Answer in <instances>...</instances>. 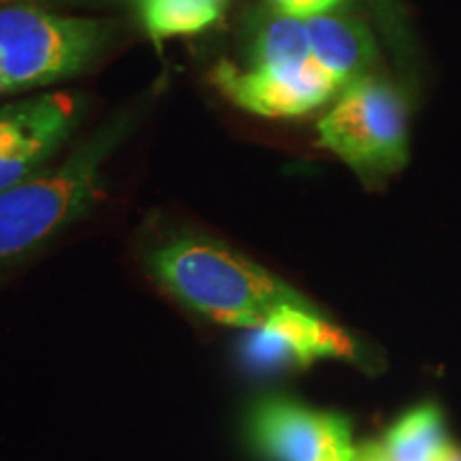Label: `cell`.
Instances as JSON below:
<instances>
[{
    "instance_id": "obj_4",
    "label": "cell",
    "mask_w": 461,
    "mask_h": 461,
    "mask_svg": "<svg viewBox=\"0 0 461 461\" xmlns=\"http://www.w3.org/2000/svg\"><path fill=\"white\" fill-rule=\"evenodd\" d=\"M408 141V107L402 92L374 75L346 86L316 124V146L370 184L403 169Z\"/></svg>"
},
{
    "instance_id": "obj_17",
    "label": "cell",
    "mask_w": 461,
    "mask_h": 461,
    "mask_svg": "<svg viewBox=\"0 0 461 461\" xmlns=\"http://www.w3.org/2000/svg\"><path fill=\"white\" fill-rule=\"evenodd\" d=\"M3 95H9V88H7V79H5V73H3V65H0V96Z\"/></svg>"
},
{
    "instance_id": "obj_2",
    "label": "cell",
    "mask_w": 461,
    "mask_h": 461,
    "mask_svg": "<svg viewBox=\"0 0 461 461\" xmlns=\"http://www.w3.org/2000/svg\"><path fill=\"white\" fill-rule=\"evenodd\" d=\"M129 129V118L112 120L54 169L37 171L0 193V269L88 214L101 199L103 167Z\"/></svg>"
},
{
    "instance_id": "obj_12",
    "label": "cell",
    "mask_w": 461,
    "mask_h": 461,
    "mask_svg": "<svg viewBox=\"0 0 461 461\" xmlns=\"http://www.w3.org/2000/svg\"><path fill=\"white\" fill-rule=\"evenodd\" d=\"M383 448L391 461H440L453 445L438 406L423 403L391 425Z\"/></svg>"
},
{
    "instance_id": "obj_6",
    "label": "cell",
    "mask_w": 461,
    "mask_h": 461,
    "mask_svg": "<svg viewBox=\"0 0 461 461\" xmlns=\"http://www.w3.org/2000/svg\"><path fill=\"white\" fill-rule=\"evenodd\" d=\"M82 115L73 92H48L0 105V193L43 169Z\"/></svg>"
},
{
    "instance_id": "obj_3",
    "label": "cell",
    "mask_w": 461,
    "mask_h": 461,
    "mask_svg": "<svg viewBox=\"0 0 461 461\" xmlns=\"http://www.w3.org/2000/svg\"><path fill=\"white\" fill-rule=\"evenodd\" d=\"M115 24L39 5L0 7V65L9 95L73 77L105 50Z\"/></svg>"
},
{
    "instance_id": "obj_16",
    "label": "cell",
    "mask_w": 461,
    "mask_h": 461,
    "mask_svg": "<svg viewBox=\"0 0 461 461\" xmlns=\"http://www.w3.org/2000/svg\"><path fill=\"white\" fill-rule=\"evenodd\" d=\"M440 461H461V451H459V448L453 447L451 451H448Z\"/></svg>"
},
{
    "instance_id": "obj_8",
    "label": "cell",
    "mask_w": 461,
    "mask_h": 461,
    "mask_svg": "<svg viewBox=\"0 0 461 461\" xmlns=\"http://www.w3.org/2000/svg\"><path fill=\"white\" fill-rule=\"evenodd\" d=\"M348 333L322 319L319 308L282 305L241 342V359L261 374H280L310 367L321 359H355Z\"/></svg>"
},
{
    "instance_id": "obj_13",
    "label": "cell",
    "mask_w": 461,
    "mask_h": 461,
    "mask_svg": "<svg viewBox=\"0 0 461 461\" xmlns=\"http://www.w3.org/2000/svg\"><path fill=\"white\" fill-rule=\"evenodd\" d=\"M269 7L295 17H312L331 11L339 0H267Z\"/></svg>"
},
{
    "instance_id": "obj_5",
    "label": "cell",
    "mask_w": 461,
    "mask_h": 461,
    "mask_svg": "<svg viewBox=\"0 0 461 461\" xmlns=\"http://www.w3.org/2000/svg\"><path fill=\"white\" fill-rule=\"evenodd\" d=\"M248 438L267 461H355L350 425L288 397H263L248 412Z\"/></svg>"
},
{
    "instance_id": "obj_10",
    "label": "cell",
    "mask_w": 461,
    "mask_h": 461,
    "mask_svg": "<svg viewBox=\"0 0 461 461\" xmlns=\"http://www.w3.org/2000/svg\"><path fill=\"white\" fill-rule=\"evenodd\" d=\"M312 45L303 17L272 9L258 17L250 41V67L285 68L312 60Z\"/></svg>"
},
{
    "instance_id": "obj_15",
    "label": "cell",
    "mask_w": 461,
    "mask_h": 461,
    "mask_svg": "<svg viewBox=\"0 0 461 461\" xmlns=\"http://www.w3.org/2000/svg\"><path fill=\"white\" fill-rule=\"evenodd\" d=\"M43 3H101V0H0V7H9V5H43Z\"/></svg>"
},
{
    "instance_id": "obj_14",
    "label": "cell",
    "mask_w": 461,
    "mask_h": 461,
    "mask_svg": "<svg viewBox=\"0 0 461 461\" xmlns=\"http://www.w3.org/2000/svg\"><path fill=\"white\" fill-rule=\"evenodd\" d=\"M355 461H391V459L389 455L384 453L383 445H378V442H367V445L357 448Z\"/></svg>"
},
{
    "instance_id": "obj_11",
    "label": "cell",
    "mask_w": 461,
    "mask_h": 461,
    "mask_svg": "<svg viewBox=\"0 0 461 461\" xmlns=\"http://www.w3.org/2000/svg\"><path fill=\"white\" fill-rule=\"evenodd\" d=\"M143 31L154 41L193 37L222 20L229 0H132Z\"/></svg>"
},
{
    "instance_id": "obj_7",
    "label": "cell",
    "mask_w": 461,
    "mask_h": 461,
    "mask_svg": "<svg viewBox=\"0 0 461 461\" xmlns=\"http://www.w3.org/2000/svg\"><path fill=\"white\" fill-rule=\"evenodd\" d=\"M210 79L229 103L261 118H299L342 92L338 79L314 58L285 68L238 67L221 60Z\"/></svg>"
},
{
    "instance_id": "obj_9",
    "label": "cell",
    "mask_w": 461,
    "mask_h": 461,
    "mask_svg": "<svg viewBox=\"0 0 461 461\" xmlns=\"http://www.w3.org/2000/svg\"><path fill=\"white\" fill-rule=\"evenodd\" d=\"M305 26L310 32L314 60L338 79L342 90L370 75L376 45L361 20L327 11L305 17Z\"/></svg>"
},
{
    "instance_id": "obj_1",
    "label": "cell",
    "mask_w": 461,
    "mask_h": 461,
    "mask_svg": "<svg viewBox=\"0 0 461 461\" xmlns=\"http://www.w3.org/2000/svg\"><path fill=\"white\" fill-rule=\"evenodd\" d=\"M148 274L190 312L244 331L282 305L310 303L263 265L203 235H177L154 248Z\"/></svg>"
}]
</instances>
